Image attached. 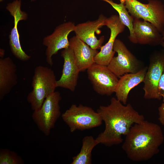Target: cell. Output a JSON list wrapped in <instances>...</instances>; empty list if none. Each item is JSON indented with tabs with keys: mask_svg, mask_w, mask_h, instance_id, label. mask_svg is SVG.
<instances>
[{
	"mask_svg": "<svg viewBox=\"0 0 164 164\" xmlns=\"http://www.w3.org/2000/svg\"><path fill=\"white\" fill-rule=\"evenodd\" d=\"M97 111L104 122V131L96 139L99 144L107 146L119 144L135 124L144 120V117L130 104L124 105L117 98L112 97L107 106H101Z\"/></svg>",
	"mask_w": 164,
	"mask_h": 164,
	"instance_id": "6da1fadb",
	"label": "cell"
},
{
	"mask_svg": "<svg viewBox=\"0 0 164 164\" xmlns=\"http://www.w3.org/2000/svg\"><path fill=\"white\" fill-rule=\"evenodd\" d=\"M125 136L122 149L135 162L148 160L158 154L164 140L161 127L145 120L134 124Z\"/></svg>",
	"mask_w": 164,
	"mask_h": 164,
	"instance_id": "7a4b0ae2",
	"label": "cell"
},
{
	"mask_svg": "<svg viewBox=\"0 0 164 164\" xmlns=\"http://www.w3.org/2000/svg\"><path fill=\"white\" fill-rule=\"evenodd\" d=\"M56 81L54 72L51 69L42 66L35 68L32 83V89L27 97L32 110L39 109L45 99L55 91Z\"/></svg>",
	"mask_w": 164,
	"mask_h": 164,
	"instance_id": "3957f363",
	"label": "cell"
},
{
	"mask_svg": "<svg viewBox=\"0 0 164 164\" xmlns=\"http://www.w3.org/2000/svg\"><path fill=\"white\" fill-rule=\"evenodd\" d=\"M63 121L73 132L83 131L101 125L103 121L99 113L91 108L80 104H72L61 115Z\"/></svg>",
	"mask_w": 164,
	"mask_h": 164,
	"instance_id": "277c9868",
	"label": "cell"
},
{
	"mask_svg": "<svg viewBox=\"0 0 164 164\" xmlns=\"http://www.w3.org/2000/svg\"><path fill=\"white\" fill-rule=\"evenodd\" d=\"M125 2L134 18L142 19L154 25L162 33L164 30V5L158 0H148L147 4L137 0H120Z\"/></svg>",
	"mask_w": 164,
	"mask_h": 164,
	"instance_id": "5b68a950",
	"label": "cell"
},
{
	"mask_svg": "<svg viewBox=\"0 0 164 164\" xmlns=\"http://www.w3.org/2000/svg\"><path fill=\"white\" fill-rule=\"evenodd\" d=\"M61 97L58 91H54L45 100L39 109L33 111L32 118L39 129L46 136L51 130L61 115L59 104Z\"/></svg>",
	"mask_w": 164,
	"mask_h": 164,
	"instance_id": "8992f818",
	"label": "cell"
},
{
	"mask_svg": "<svg viewBox=\"0 0 164 164\" xmlns=\"http://www.w3.org/2000/svg\"><path fill=\"white\" fill-rule=\"evenodd\" d=\"M113 50L117 53V56L113 57L107 66L118 78L125 74L137 73L143 68L121 40L115 39Z\"/></svg>",
	"mask_w": 164,
	"mask_h": 164,
	"instance_id": "52a82bcc",
	"label": "cell"
},
{
	"mask_svg": "<svg viewBox=\"0 0 164 164\" xmlns=\"http://www.w3.org/2000/svg\"><path fill=\"white\" fill-rule=\"evenodd\" d=\"M164 69V51H159L151 56L143 82L144 97L146 99L160 100L159 92V81Z\"/></svg>",
	"mask_w": 164,
	"mask_h": 164,
	"instance_id": "ba28073f",
	"label": "cell"
},
{
	"mask_svg": "<svg viewBox=\"0 0 164 164\" xmlns=\"http://www.w3.org/2000/svg\"><path fill=\"white\" fill-rule=\"evenodd\" d=\"M87 70L88 78L96 93L109 96L115 92L119 80L107 66L95 63Z\"/></svg>",
	"mask_w": 164,
	"mask_h": 164,
	"instance_id": "9c48e42d",
	"label": "cell"
},
{
	"mask_svg": "<svg viewBox=\"0 0 164 164\" xmlns=\"http://www.w3.org/2000/svg\"><path fill=\"white\" fill-rule=\"evenodd\" d=\"M75 25L71 22L61 24L57 26L51 34L44 38L43 44L46 47L45 54L47 63L50 66L53 65L52 56L59 50L69 46L68 36L74 31Z\"/></svg>",
	"mask_w": 164,
	"mask_h": 164,
	"instance_id": "30bf717a",
	"label": "cell"
},
{
	"mask_svg": "<svg viewBox=\"0 0 164 164\" xmlns=\"http://www.w3.org/2000/svg\"><path fill=\"white\" fill-rule=\"evenodd\" d=\"M21 4V0H14L7 4L6 9L14 18V27L9 36L11 51L15 57L21 61H25L29 60L31 56L26 54L22 48L18 29L19 22L26 20L28 16L26 12L22 11Z\"/></svg>",
	"mask_w": 164,
	"mask_h": 164,
	"instance_id": "8fae6325",
	"label": "cell"
},
{
	"mask_svg": "<svg viewBox=\"0 0 164 164\" xmlns=\"http://www.w3.org/2000/svg\"><path fill=\"white\" fill-rule=\"evenodd\" d=\"M105 25L110 30V37L108 42L101 47L100 51L95 56L94 60L95 63L108 66L115 52L113 50V46L116 38L124 30L125 26L117 15H113L107 18Z\"/></svg>",
	"mask_w": 164,
	"mask_h": 164,
	"instance_id": "7c38bea8",
	"label": "cell"
},
{
	"mask_svg": "<svg viewBox=\"0 0 164 164\" xmlns=\"http://www.w3.org/2000/svg\"><path fill=\"white\" fill-rule=\"evenodd\" d=\"M61 56L63 59L64 63L61 77L56 81V87L65 88L73 91L77 84L80 71L72 48L69 46L63 49L61 52Z\"/></svg>",
	"mask_w": 164,
	"mask_h": 164,
	"instance_id": "4fadbf2b",
	"label": "cell"
},
{
	"mask_svg": "<svg viewBox=\"0 0 164 164\" xmlns=\"http://www.w3.org/2000/svg\"><path fill=\"white\" fill-rule=\"evenodd\" d=\"M107 18L101 14L97 19L92 21L80 23L75 26L74 31L77 37L85 42L91 48L100 49L104 40V36L97 39L95 34L99 28L104 26Z\"/></svg>",
	"mask_w": 164,
	"mask_h": 164,
	"instance_id": "5bb4252c",
	"label": "cell"
},
{
	"mask_svg": "<svg viewBox=\"0 0 164 164\" xmlns=\"http://www.w3.org/2000/svg\"><path fill=\"white\" fill-rule=\"evenodd\" d=\"M133 29L137 43L156 46L160 45L163 40L162 33L148 22L134 19Z\"/></svg>",
	"mask_w": 164,
	"mask_h": 164,
	"instance_id": "9a60e30c",
	"label": "cell"
},
{
	"mask_svg": "<svg viewBox=\"0 0 164 164\" xmlns=\"http://www.w3.org/2000/svg\"><path fill=\"white\" fill-rule=\"evenodd\" d=\"M69 43L80 72L87 70L95 63L94 58L98 52L97 50L92 49L76 36L70 39Z\"/></svg>",
	"mask_w": 164,
	"mask_h": 164,
	"instance_id": "2e32d148",
	"label": "cell"
},
{
	"mask_svg": "<svg viewBox=\"0 0 164 164\" xmlns=\"http://www.w3.org/2000/svg\"><path fill=\"white\" fill-rule=\"evenodd\" d=\"M16 66L9 57L0 59V100L11 91L17 82Z\"/></svg>",
	"mask_w": 164,
	"mask_h": 164,
	"instance_id": "e0dca14e",
	"label": "cell"
},
{
	"mask_svg": "<svg viewBox=\"0 0 164 164\" xmlns=\"http://www.w3.org/2000/svg\"><path fill=\"white\" fill-rule=\"evenodd\" d=\"M147 68L146 67L137 73L125 74L120 78L115 91L118 100L125 105L126 104L130 91L143 82Z\"/></svg>",
	"mask_w": 164,
	"mask_h": 164,
	"instance_id": "ac0fdd59",
	"label": "cell"
},
{
	"mask_svg": "<svg viewBox=\"0 0 164 164\" xmlns=\"http://www.w3.org/2000/svg\"><path fill=\"white\" fill-rule=\"evenodd\" d=\"M82 146L80 152L73 157L71 164H91L92 162V152L99 144L91 136H85L82 141Z\"/></svg>",
	"mask_w": 164,
	"mask_h": 164,
	"instance_id": "d6986e66",
	"label": "cell"
},
{
	"mask_svg": "<svg viewBox=\"0 0 164 164\" xmlns=\"http://www.w3.org/2000/svg\"><path fill=\"white\" fill-rule=\"evenodd\" d=\"M110 4L118 13L119 16L123 23L129 29L130 35L128 38L130 41L134 43H137L133 29V22L134 18L129 14L126 8L125 2L120 1V3H115L112 0H101Z\"/></svg>",
	"mask_w": 164,
	"mask_h": 164,
	"instance_id": "ffe728a7",
	"label": "cell"
},
{
	"mask_svg": "<svg viewBox=\"0 0 164 164\" xmlns=\"http://www.w3.org/2000/svg\"><path fill=\"white\" fill-rule=\"evenodd\" d=\"M24 161L16 152L7 149L0 150V164H23Z\"/></svg>",
	"mask_w": 164,
	"mask_h": 164,
	"instance_id": "44dd1931",
	"label": "cell"
},
{
	"mask_svg": "<svg viewBox=\"0 0 164 164\" xmlns=\"http://www.w3.org/2000/svg\"><path fill=\"white\" fill-rule=\"evenodd\" d=\"M159 94L163 98V102H164V69L159 81Z\"/></svg>",
	"mask_w": 164,
	"mask_h": 164,
	"instance_id": "7402d4cb",
	"label": "cell"
},
{
	"mask_svg": "<svg viewBox=\"0 0 164 164\" xmlns=\"http://www.w3.org/2000/svg\"><path fill=\"white\" fill-rule=\"evenodd\" d=\"M159 120L161 124L164 125V102H163L158 108Z\"/></svg>",
	"mask_w": 164,
	"mask_h": 164,
	"instance_id": "603a6c76",
	"label": "cell"
},
{
	"mask_svg": "<svg viewBox=\"0 0 164 164\" xmlns=\"http://www.w3.org/2000/svg\"><path fill=\"white\" fill-rule=\"evenodd\" d=\"M5 54V50L4 49H0V56L1 58H3Z\"/></svg>",
	"mask_w": 164,
	"mask_h": 164,
	"instance_id": "cb8c5ba5",
	"label": "cell"
},
{
	"mask_svg": "<svg viewBox=\"0 0 164 164\" xmlns=\"http://www.w3.org/2000/svg\"><path fill=\"white\" fill-rule=\"evenodd\" d=\"M160 45L164 48V40H163L160 44Z\"/></svg>",
	"mask_w": 164,
	"mask_h": 164,
	"instance_id": "d4e9b609",
	"label": "cell"
},
{
	"mask_svg": "<svg viewBox=\"0 0 164 164\" xmlns=\"http://www.w3.org/2000/svg\"><path fill=\"white\" fill-rule=\"evenodd\" d=\"M162 39L163 40H164V30L162 33Z\"/></svg>",
	"mask_w": 164,
	"mask_h": 164,
	"instance_id": "484cf974",
	"label": "cell"
},
{
	"mask_svg": "<svg viewBox=\"0 0 164 164\" xmlns=\"http://www.w3.org/2000/svg\"><path fill=\"white\" fill-rule=\"evenodd\" d=\"M3 0H0V2H2V1H3Z\"/></svg>",
	"mask_w": 164,
	"mask_h": 164,
	"instance_id": "4316f807",
	"label": "cell"
},
{
	"mask_svg": "<svg viewBox=\"0 0 164 164\" xmlns=\"http://www.w3.org/2000/svg\"><path fill=\"white\" fill-rule=\"evenodd\" d=\"M36 0H32L31 1H36Z\"/></svg>",
	"mask_w": 164,
	"mask_h": 164,
	"instance_id": "83f0119b",
	"label": "cell"
}]
</instances>
